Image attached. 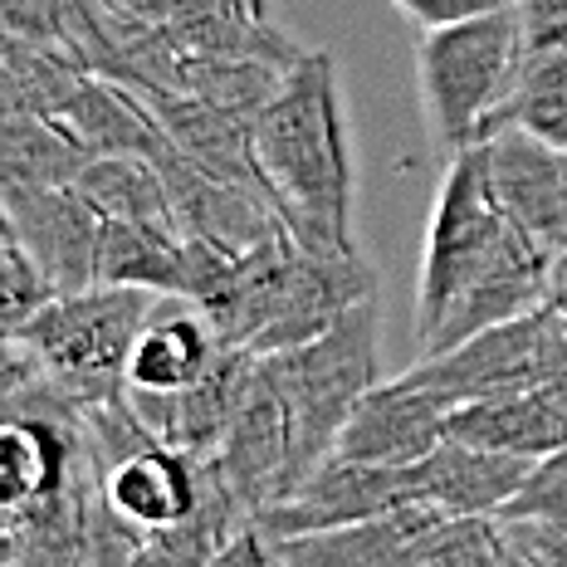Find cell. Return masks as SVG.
Listing matches in <instances>:
<instances>
[{
    "label": "cell",
    "mask_w": 567,
    "mask_h": 567,
    "mask_svg": "<svg viewBox=\"0 0 567 567\" xmlns=\"http://www.w3.org/2000/svg\"><path fill=\"white\" fill-rule=\"evenodd\" d=\"M509 226H514L509 210L499 206L494 182H489L484 142L455 152L445 162L441 192H435L431 220H425V250H421V275H416V342L421 348L441 333L460 289L494 255V245L504 240Z\"/></svg>",
    "instance_id": "5b68a950"
},
{
    "label": "cell",
    "mask_w": 567,
    "mask_h": 567,
    "mask_svg": "<svg viewBox=\"0 0 567 567\" xmlns=\"http://www.w3.org/2000/svg\"><path fill=\"white\" fill-rule=\"evenodd\" d=\"M563 323H567V313H563Z\"/></svg>",
    "instance_id": "e575fe53"
},
{
    "label": "cell",
    "mask_w": 567,
    "mask_h": 567,
    "mask_svg": "<svg viewBox=\"0 0 567 567\" xmlns=\"http://www.w3.org/2000/svg\"><path fill=\"white\" fill-rule=\"evenodd\" d=\"M200 480H206V470L196 455L176 451L167 441H147L103 465V499L113 504L117 518H127L152 538L162 528H176L196 509Z\"/></svg>",
    "instance_id": "9a60e30c"
},
{
    "label": "cell",
    "mask_w": 567,
    "mask_h": 567,
    "mask_svg": "<svg viewBox=\"0 0 567 567\" xmlns=\"http://www.w3.org/2000/svg\"><path fill=\"white\" fill-rule=\"evenodd\" d=\"M79 192H84L99 216H123V220H152V226H176L172 210V192L167 176H162V162L152 157H127V152H109V157H93L84 172H79Z\"/></svg>",
    "instance_id": "d4e9b609"
},
{
    "label": "cell",
    "mask_w": 567,
    "mask_h": 567,
    "mask_svg": "<svg viewBox=\"0 0 567 567\" xmlns=\"http://www.w3.org/2000/svg\"><path fill=\"white\" fill-rule=\"evenodd\" d=\"M368 299H377V269L372 259H362V250L333 255V250H303L293 240L289 255H284L275 313H269L265 333L255 338L250 352L269 358V352H289L299 342H313L348 309H358Z\"/></svg>",
    "instance_id": "8992f818"
},
{
    "label": "cell",
    "mask_w": 567,
    "mask_h": 567,
    "mask_svg": "<svg viewBox=\"0 0 567 567\" xmlns=\"http://www.w3.org/2000/svg\"><path fill=\"white\" fill-rule=\"evenodd\" d=\"M401 504H411L406 489H401V470L328 455L323 465L299 484V489H289L284 499L265 504L255 518L279 548L284 538L323 534V528H342V524H362V518L401 509Z\"/></svg>",
    "instance_id": "30bf717a"
},
{
    "label": "cell",
    "mask_w": 567,
    "mask_h": 567,
    "mask_svg": "<svg viewBox=\"0 0 567 567\" xmlns=\"http://www.w3.org/2000/svg\"><path fill=\"white\" fill-rule=\"evenodd\" d=\"M445 416H451V406L435 392H425L421 382H411L406 372L392 377V382L382 377L352 406L333 455L362 460V465H392V470L416 465L421 455H431L445 441Z\"/></svg>",
    "instance_id": "8fae6325"
},
{
    "label": "cell",
    "mask_w": 567,
    "mask_h": 567,
    "mask_svg": "<svg viewBox=\"0 0 567 567\" xmlns=\"http://www.w3.org/2000/svg\"><path fill=\"white\" fill-rule=\"evenodd\" d=\"M162 176H167L172 210H176L182 235H196V240L216 245V250H226V255H250L259 245L284 235L279 210L269 206V196L255 192V186L226 182V176L186 162L182 152L162 157Z\"/></svg>",
    "instance_id": "7c38bea8"
},
{
    "label": "cell",
    "mask_w": 567,
    "mask_h": 567,
    "mask_svg": "<svg viewBox=\"0 0 567 567\" xmlns=\"http://www.w3.org/2000/svg\"><path fill=\"white\" fill-rule=\"evenodd\" d=\"M499 127H524V133L553 142V147H567V44L524 50L509 79V93L489 113L480 142L499 133Z\"/></svg>",
    "instance_id": "603a6c76"
},
{
    "label": "cell",
    "mask_w": 567,
    "mask_h": 567,
    "mask_svg": "<svg viewBox=\"0 0 567 567\" xmlns=\"http://www.w3.org/2000/svg\"><path fill=\"white\" fill-rule=\"evenodd\" d=\"M548 309L567 313V245L553 255V275H548Z\"/></svg>",
    "instance_id": "1f68e13d"
},
{
    "label": "cell",
    "mask_w": 567,
    "mask_h": 567,
    "mask_svg": "<svg viewBox=\"0 0 567 567\" xmlns=\"http://www.w3.org/2000/svg\"><path fill=\"white\" fill-rule=\"evenodd\" d=\"M245 6H255L259 16H269V0H245Z\"/></svg>",
    "instance_id": "836d02e7"
},
{
    "label": "cell",
    "mask_w": 567,
    "mask_h": 567,
    "mask_svg": "<svg viewBox=\"0 0 567 567\" xmlns=\"http://www.w3.org/2000/svg\"><path fill=\"white\" fill-rule=\"evenodd\" d=\"M259 362L289 411V475H284V494H289L333 455L352 406L382 382V299L358 303L313 342L269 352Z\"/></svg>",
    "instance_id": "7a4b0ae2"
},
{
    "label": "cell",
    "mask_w": 567,
    "mask_h": 567,
    "mask_svg": "<svg viewBox=\"0 0 567 567\" xmlns=\"http://www.w3.org/2000/svg\"><path fill=\"white\" fill-rule=\"evenodd\" d=\"M528 470L534 460L524 455H499L445 435L416 465H401V489L411 504H431L441 514H504Z\"/></svg>",
    "instance_id": "5bb4252c"
},
{
    "label": "cell",
    "mask_w": 567,
    "mask_h": 567,
    "mask_svg": "<svg viewBox=\"0 0 567 567\" xmlns=\"http://www.w3.org/2000/svg\"><path fill=\"white\" fill-rule=\"evenodd\" d=\"M216 465L235 489V499L250 514H259L269 499L284 494V475H289V411H284V396L269 382L265 362H259L255 386L230 425L226 445L216 451Z\"/></svg>",
    "instance_id": "2e32d148"
},
{
    "label": "cell",
    "mask_w": 567,
    "mask_h": 567,
    "mask_svg": "<svg viewBox=\"0 0 567 567\" xmlns=\"http://www.w3.org/2000/svg\"><path fill=\"white\" fill-rule=\"evenodd\" d=\"M113 10H127V16H142V20H167V10L176 0H109Z\"/></svg>",
    "instance_id": "d6a6232c"
},
{
    "label": "cell",
    "mask_w": 567,
    "mask_h": 567,
    "mask_svg": "<svg viewBox=\"0 0 567 567\" xmlns=\"http://www.w3.org/2000/svg\"><path fill=\"white\" fill-rule=\"evenodd\" d=\"M50 299H54V284L44 279V269L34 265V255L25 245L6 230V245H0V309H6V333L25 328Z\"/></svg>",
    "instance_id": "4316f807"
},
{
    "label": "cell",
    "mask_w": 567,
    "mask_h": 567,
    "mask_svg": "<svg viewBox=\"0 0 567 567\" xmlns=\"http://www.w3.org/2000/svg\"><path fill=\"white\" fill-rule=\"evenodd\" d=\"M157 299L162 293L127 284H93L79 293H54L25 328L6 338H16L79 406H99L127 392V358Z\"/></svg>",
    "instance_id": "277c9868"
},
{
    "label": "cell",
    "mask_w": 567,
    "mask_h": 567,
    "mask_svg": "<svg viewBox=\"0 0 567 567\" xmlns=\"http://www.w3.org/2000/svg\"><path fill=\"white\" fill-rule=\"evenodd\" d=\"M250 147L269 206L303 250H358V157L333 54L303 50L293 59L255 117Z\"/></svg>",
    "instance_id": "6da1fadb"
},
{
    "label": "cell",
    "mask_w": 567,
    "mask_h": 567,
    "mask_svg": "<svg viewBox=\"0 0 567 567\" xmlns=\"http://www.w3.org/2000/svg\"><path fill=\"white\" fill-rule=\"evenodd\" d=\"M524 50V20H518L514 6L421 30L416 93L435 152L455 157V152L475 147L489 113L509 93V79Z\"/></svg>",
    "instance_id": "3957f363"
},
{
    "label": "cell",
    "mask_w": 567,
    "mask_h": 567,
    "mask_svg": "<svg viewBox=\"0 0 567 567\" xmlns=\"http://www.w3.org/2000/svg\"><path fill=\"white\" fill-rule=\"evenodd\" d=\"M255 372H259V358L250 348H220L200 382L182 386V392H142V386H127V401H133V411L157 441L206 460L226 445L230 425L255 386Z\"/></svg>",
    "instance_id": "9c48e42d"
},
{
    "label": "cell",
    "mask_w": 567,
    "mask_h": 567,
    "mask_svg": "<svg viewBox=\"0 0 567 567\" xmlns=\"http://www.w3.org/2000/svg\"><path fill=\"white\" fill-rule=\"evenodd\" d=\"M0 152H6V182L34 186H69L93 162V152L74 137V127L44 113H6Z\"/></svg>",
    "instance_id": "cb8c5ba5"
},
{
    "label": "cell",
    "mask_w": 567,
    "mask_h": 567,
    "mask_svg": "<svg viewBox=\"0 0 567 567\" xmlns=\"http://www.w3.org/2000/svg\"><path fill=\"white\" fill-rule=\"evenodd\" d=\"M6 230L34 255V265L54 284V293H79L99 284L103 216L74 182H6Z\"/></svg>",
    "instance_id": "52a82bcc"
},
{
    "label": "cell",
    "mask_w": 567,
    "mask_h": 567,
    "mask_svg": "<svg viewBox=\"0 0 567 567\" xmlns=\"http://www.w3.org/2000/svg\"><path fill=\"white\" fill-rule=\"evenodd\" d=\"M64 123L74 127V137L84 142L93 157H109V152H127V157H152L162 162L172 152L167 133H162L157 113L147 109L142 89L123 84V79H103L84 74L64 109Z\"/></svg>",
    "instance_id": "d6986e66"
},
{
    "label": "cell",
    "mask_w": 567,
    "mask_h": 567,
    "mask_svg": "<svg viewBox=\"0 0 567 567\" xmlns=\"http://www.w3.org/2000/svg\"><path fill=\"white\" fill-rule=\"evenodd\" d=\"M167 25L182 40L186 54L200 59H275L293 64L303 44L284 34L269 16H259L245 0H176L167 10Z\"/></svg>",
    "instance_id": "ffe728a7"
},
{
    "label": "cell",
    "mask_w": 567,
    "mask_h": 567,
    "mask_svg": "<svg viewBox=\"0 0 567 567\" xmlns=\"http://www.w3.org/2000/svg\"><path fill=\"white\" fill-rule=\"evenodd\" d=\"M226 348L220 333L210 328L206 313H157L152 309L147 328L133 342V358H127V386L142 392H182L206 377V368L216 362V352Z\"/></svg>",
    "instance_id": "44dd1931"
},
{
    "label": "cell",
    "mask_w": 567,
    "mask_h": 567,
    "mask_svg": "<svg viewBox=\"0 0 567 567\" xmlns=\"http://www.w3.org/2000/svg\"><path fill=\"white\" fill-rule=\"evenodd\" d=\"M441 509L431 504H401L362 524H342V528H323V534H299L284 538L275 548L279 563H309V567H392V563H411L416 543L441 524Z\"/></svg>",
    "instance_id": "e0dca14e"
},
{
    "label": "cell",
    "mask_w": 567,
    "mask_h": 567,
    "mask_svg": "<svg viewBox=\"0 0 567 567\" xmlns=\"http://www.w3.org/2000/svg\"><path fill=\"white\" fill-rule=\"evenodd\" d=\"M518 20H524V44H567V0H514Z\"/></svg>",
    "instance_id": "4dcf8cb0"
},
{
    "label": "cell",
    "mask_w": 567,
    "mask_h": 567,
    "mask_svg": "<svg viewBox=\"0 0 567 567\" xmlns=\"http://www.w3.org/2000/svg\"><path fill=\"white\" fill-rule=\"evenodd\" d=\"M445 435H455L465 445H484V451H499V455L543 460L558 445H567V411L543 386H524V392H509V396L455 406L445 416Z\"/></svg>",
    "instance_id": "ac0fdd59"
},
{
    "label": "cell",
    "mask_w": 567,
    "mask_h": 567,
    "mask_svg": "<svg viewBox=\"0 0 567 567\" xmlns=\"http://www.w3.org/2000/svg\"><path fill=\"white\" fill-rule=\"evenodd\" d=\"M499 518H534V524L567 528V445L534 460V470L524 475L518 494L504 504Z\"/></svg>",
    "instance_id": "83f0119b"
},
{
    "label": "cell",
    "mask_w": 567,
    "mask_h": 567,
    "mask_svg": "<svg viewBox=\"0 0 567 567\" xmlns=\"http://www.w3.org/2000/svg\"><path fill=\"white\" fill-rule=\"evenodd\" d=\"M538 348H543V309L509 318V323H494L475 338L455 342V348L421 352V362L406 368V377L455 411L465 401H489L538 386Z\"/></svg>",
    "instance_id": "ba28073f"
},
{
    "label": "cell",
    "mask_w": 567,
    "mask_h": 567,
    "mask_svg": "<svg viewBox=\"0 0 567 567\" xmlns=\"http://www.w3.org/2000/svg\"><path fill=\"white\" fill-rule=\"evenodd\" d=\"M99 284H127L162 299L186 293V235L152 220L103 216L99 240Z\"/></svg>",
    "instance_id": "7402d4cb"
},
{
    "label": "cell",
    "mask_w": 567,
    "mask_h": 567,
    "mask_svg": "<svg viewBox=\"0 0 567 567\" xmlns=\"http://www.w3.org/2000/svg\"><path fill=\"white\" fill-rule=\"evenodd\" d=\"M484 157L509 220L558 255L567 245V147H553L524 127H499L484 137Z\"/></svg>",
    "instance_id": "4fadbf2b"
},
{
    "label": "cell",
    "mask_w": 567,
    "mask_h": 567,
    "mask_svg": "<svg viewBox=\"0 0 567 567\" xmlns=\"http://www.w3.org/2000/svg\"><path fill=\"white\" fill-rule=\"evenodd\" d=\"M396 16H406L416 30H435V25H451V20L465 16H484V10H499L514 6V0H386Z\"/></svg>",
    "instance_id": "f546056e"
},
{
    "label": "cell",
    "mask_w": 567,
    "mask_h": 567,
    "mask_svg": "<svg viewBox=\"0 0 567 567\" xmlns=\"http://www.w3.org/2000/svg\"><path fill=\"white\" fill-rule=\"evenodd\" d=\"M289 64L275 59H200L192 54L186 64V93L206 99L210 109H220L230 123H240L245 133L255 127V117L269 109V99L279 93Z\"/></svg>",
    "instance_id": "484cf974"
},
{
    "label": "cell",
    "mask_w": 567,
    "mask_h": 567,
    "mask_svg": "<svg viewBox=\"0 0 567 567\" xmlns=\"http://www.w3.org/2000/svg\"><path fill=\"white\" fill-rule=\"evenodd\" d=\"M538 386L567 411V323L558 309H543V348H538Z\"/></svg>",
    "instance_id": "f1b7e54d"
}]
</instances>
